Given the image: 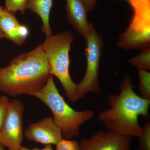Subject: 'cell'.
I'll return each instance as SVG.
<instances>
[{
	"instance_id": "cell-1",
	"label": "cell",
	"mask_w": 150,
	"mask_h": 150,
	"mask_svg": "<svg viewBox=\"0 0 150 150\" xmlns=\"http://www.w3.org/2000/svg\"><path fill=\"white\" fill-rule=\"evenodd\" d=\"M50 75L46 54L40 44L0 69V91L13 97L32 96L45 86Z\"/></svg>"
},
{
	"instance_id": "cell-2",
	"label": "cell",
	"mask_w": 150,
	"mask_h": 150,
	"mask_svg": "<svg viewBox=\"0 0 150 150\" xmlns=\"http://www.w3.org/2000/svg\"><path fill=\"white\" fill-rule=\"evenodd\" d=\"M134 88L131 78L125 74L120 86V93L109 95V108L100 112L98 118L108 130L139 138L142 129L139 118V116L145 118L149 117L150 100L138 96Z\"/></svg>"
},
{
	"instance_id": "cell-3",
	"label": "cell",
	"mask_w": 150,
	"mask_h": 150,
	"mask_svg": "<svg viewBox=\"0 0 150 150\" xmlns=\"http://www.w3.org/2000/svg\"><path fill=\"white\" fill-rule=\"evenodd\" d=\"M43 101L50 108L54 120L66 139H71L80 134L82 124L94 118L92 110L77 111L72 108L59 93L51 75L46 85L40 91L32 94Z\"/></svg>"
},
{
	"instance_id": "cell-4",
	"label": "cell",
	"mask_w": 150,
	"mask_h": 150,
	"mask_svg": "<svg viewBox=\"0 0 150 150\" xmlns=\"http://www.w3.org/2000/svg\"><path fill=\"white\" fill-rule=\"evenodd\" d=\"M74 37L69 30L46 36L42 43L48 61L50 74L59 79L67 98L72 102L76 98L77 84L72 80L69 74V51Z\"/></svg>"
},
{
	"instance_id": "cell-5",
	"label": "cell",
	"mask_w": 150,
	"mask_h": 150,
	"mask_svg": "<svg viewBox=\"0 0 150 150\" xmlns=\"http://www.w3.org/2000/svg\"><path fill=\"white\" fill-rule=\"evenodd\" d=\"M129 4L133 15L117 46L124 50L150 48V0H130Z\"/></svg>"
},
{
	"instance_id": "cell-6",
	"label": "cell",
	"mask_w": 150,
	"mask_h": 150,
	"mask_svg": "<svg viewBox=\"0 0 150 150\" xmlns=\"http://www.w3.org/2000/svg\"><path fill=\"white\" fill-rule=\"evenodd\" d=\"M84 39L86 45L84 50L86 68L83 78L77 84L76 98L77 100L83 98L89 93H98L100 91L99 72L103 46V38L91 23Z\"/></svg>"
},
{
	"instance_id": "cell-7",
	"label": "cell",
	"mask_w": 150,
	"mask_h": 150,
	"mask_svg": "<svg viewBox=\"0 0 150 150\" xmlns=\"http://www.w3.org/2000/svg\"><path fill=\"white\" fill-rule=\"evenodd\" d=\"M24 106L20 100L10 101L6 115L0 131V144L9 150H19L23 139V116Z\"/></svg>"
},
{
	"instance_id": "cell-8",
	"label": "cell",
	"mask_w": 150,
	"mask_h": 150,
	"mask_svg": "<svg viewBox=\"0 0 150 150\" xmlns=\"http://www.w3.org/2000/svg\"><path fill=\"white\" fill-rule=\"evenodd\" d=\"M131 139L115 131L100 130L81 140L80 150H130Z\"/></svg>"
},
{
	"instance_id": "cell-9",
	"label": "cell",
	"mask_w": 150,
	"mask_h": 150,
	"mask_svg": "<svg viewBox=\"0 0 150 150\" xmlns=\"http://www.w3.org/2000/svg\"><path fill=\"white\" fill-rule=\"evenodd\" d=\"M25 136L30 141L46 145H56L63 138L62 131L51 117L31 123L25 130Z\"/></svg>"
},
{
	"instance_id": "cell-10",
	"label": "cell",
	"mask_w": 150,
	"mask_h": 150,
	"mask_svg": "<svg viewBox=\"0 0 150 150\" xmlns=\"http://www.w3.org/2000/svg\"><path fill=\"white\" fill-rule=\"evenodd\" d=\"M0 29L5 38L19 46L23 45L30 33L28 28L19 22L15 13L5 9L0 13Z\"/></svg>"
},
{
	"instance_id": "cell-11",
	"label": "cell",
	"mask_w": 150,
	"mask_h": 150,
	"mask_svg": "<svg viewBox=\"0 0 150 150\" xmlns=\"http://www.w3.org/2000/svg\"><path fill=\"white\" fill-rule=\"evenodd\" d=\"M65 11L67 21L75 30L85 38L91 23L88 21V9L85 0H66Z\"/></svg>"
},
{
	"instance_id": "cell-12",
	"label": "cell",
	"mask_w": 150,
	"mask_h": 150,
	"mask_svg": "<svg viewBox=\"0 0 150 150\" xmlns=\"http://www.w3.org/2000/svg\"><path fill=\"white\" fill-rule=\"evenodd\" d=\"M52 0H27L26 9L37 14L42 20L41 30L46 36L52 34L49 25V16L52 8Z\"/></svg>"
},
{
	"instance_id": "cell-13",
	"label": "cell",
	"mask_w": 150,
	"mask_h": 150,
	"mask_svg": "<svg viewBox=\"0 0 150 150\" xmlns=\"http://www.w3.org/2000/svg\"><path fill=\"white\" fill-rule=\"evenodd\" d=\"M142 53L129 60V63L137 69L145 71L150 70V48L142 50Z\"/></svg>"
},
{
	"instance_id": "cell-14",
	"label": "cell",
	"mask_w": 150,
	"mask_h": 150,
	"mask_svg": "<svg viewBox=\"0 0 150 150\" xmlns=\"http://www.w3.org/2000/svg\"><path fill=\"white\" fill-rule=\"evenodd\" d=\"M138 86L142 98L150 100V73L149 71L138 69Z\"/></svg>"
},
{
	"instance_id": "cell-15",
	"label": "cell",
	"mask_w": 150,
	"mask_h": 150,
	"mask_svg": "<svg viewBox=\"0 0 150 150\" xmlns=\"http://www.w3.org/2000/svg\"><path fill=\"white\" fill-rule=\"evenodd\" d=\"M139 150H150V122L147 121L142 126L141 135L139 137Z\"/></svg>"
},
{
	"instance_id": "cell-16",
	"label": "cell",
	"mask_w": 150,
	"mask_h": 150,
	"mask_svg": "<svg viewBox=\"0 0 150 150\" xmlns=\"http://www.w3.org/2000/svg\"><path fill=\"white\" fill-rule=\"evenodd\" d=\"M27 0H5V9L10 12L15 13L20 12L22 15H24L26 9V5Z\"/></svg>"
},
{
	"instance_id": "cell-17",
	"label": "cell",
	"mask_w": 150,
	"mask_h": 150,
	"mask_svg": "<svg viewBox=\"0 0 150 150\" xmlns=\"http://www.w3.org/2000/svg\"><path fill=\"white\" fill-rule=\"evenodd\" d=\"M56 146V150H80L79 143L76 140L71 141L63 138Z\"/></svg>"
},
{
	"instance_id": "cell-18",
	"label": "cell",
	"mask_w": 150,
	"mask_h": 150,
	"mask_svg": "<svg viewBox=\"0 0 150 150\" xmlns=\"http://www.w3.org/2000/svg\"><path fill=\"white\" fill-rule=\"evenodd\" d=\"M9 102L7 97L0 96V131L6 118Z\"/></svg>"
},
{
	"instance_id": "cell-19",
	"label": "cell",
	"mask_w": 150,
	"mask_h": 150,
	"mask_svg": "<svg viewBox=\"0 0 150 150\" xmlns=\"http://www.w3.org/2000/svg\"><path fill=\"white\" fill-rule=\"evenodd\" d=\"M98 0H85L86 5L89 11L92 10L96 6Z\"/></svg>"
},
{
	"instance_id": "cell-20",
	"label": "cell",
	"mask_w": 150,
	"mask_h": 150,
	"mask_svg": "<svg viewBox=\"0 0 150 150\" xmlns=\"http://www.w3.org/2000/svg\"><path fill=\"white\" fill-rule=\"evenodd\" d=\"M19 150H54L52 149L51 145H46L44 149H29L28 148L25 147L21 146Z\"/></svg>"
},
{
	"instance_id": "cell-21",
	"label": "cell",
	"mask_w": 150,
	"mask_h": 150,
	"mask_svg": "<svg viewBox=\"0 0 150 150\" xmlns=\"http://www.w3.org/2000/svg\"><path fill=\"white\" fill-rule=\"evenodd\" d=\"M2 38H5V35L2 30L0 29V39Z\"/></svg>"
},
{
	"instance_id": "cell-22",
	"label": "cell",
	"mask_w": 150,
	"mask_h": 150,
	"mask_svg": "<svg viewBox=\"0 0 150 150\" xmlns=\"http://www.w3.org/2000/svg\"><path fill=\"white\" fill-rule=\"evenodd\" d=\"M0 150H5L4 149V146L0 144Z\"/></svg>"
},
{
	"instance_id": "cell-23",
	"label": "cell",
	"mask_w": 150,
	"mask_h": 150,
	"mask_svg": "<svg viewBox=\"0 0 150 150\" xmlns=\"http://www.w3.org/2000/svg\"><path fill=\"white\" fill-rule=\"evenodd\" d=\"M4 9V8H3L1 6H0V13Z\"/></svg>"
},
{
	"instance_id": "cell-24",
	"label": "cell",
	"mask_w": 150,
	"mask_h": 150,
	"mask_svg": "<svg viewBox=\"0 0 150 150\" xmlns=\"http://www.w3.org/2000/svg\"><path fill=\"white\" fill-rule=\"evenodd\" d=\"M117 1H126L128 2V3H129V1L130 0H117Z\"/></svg>"
},
{
	"instance_id": "cell-25",
	"label": "cell",
	"mask_w": 150,
	"mask_h": 150,
	"mask_svg": "<svg viewBox=\"0 0 150 150\" xmlns=\"http://www.w3.org/2000/svg\"></svg>"
}]
</instances>
